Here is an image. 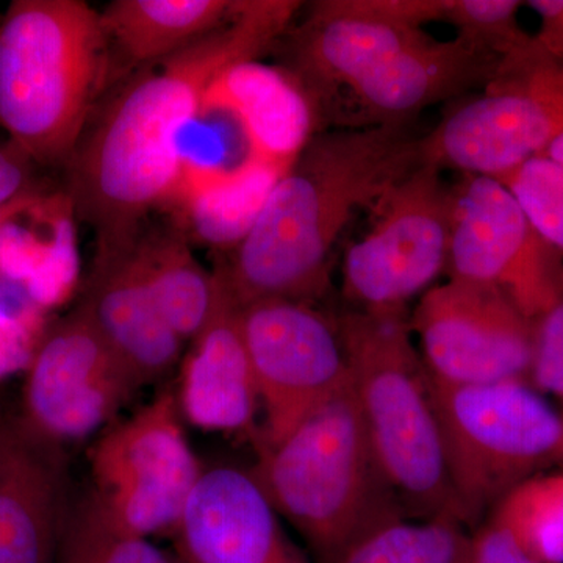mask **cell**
Instances as JSON below:
<instances>
[{
    "instance_id": "1",
    "label": "cell",
    "mask_w": 563,
    "mask_h": 563,
    "mask_svg": "<svg viewBox=\"0 0 563 563\" xmlns=\"http://www.w3.org/2000/svg\"><path fill=\"white\" fill-rule=\"evenodd\" d=\"M299 9L292 0H242L228 24L133 70L96 109L65 166L70 207L95 233L96 257L131 250L151 211L172 202L181 139L211 85L284 38Z\"/></svg>"
},
{
    "instance_id": "2",
    "label": "cell",
    "mask_w": 563,
    "mask_h": 563,
    "mask_svg": "<svg viewBox=\"0 0 563 563\" xmlns=\"http://www.w3.org/2000/svg\"><path fill=\"white\" fill-rule=\"evenodd\" d=\"M421 136L413 121L318 132L274 185L250 235L214 268L235 301L321 296L333 244L355 211L377 206L421 165Z\"/></svg>"
},
{
    "instance_id": "3",
    "label": "cell",
    "mask_w": 563,
    "mask_h": 563,
    "mask_svg": "<svg viewBox=\"0 0 563 563\" xmlns=\"http://www.w3.org/2000/svg\"><path fill=\"white\" fill-rule=\"evenodd\" d=\"M101 13L81 0H13L0 20V128L36 166L69 162L110 79Z\"/></svg>"
},
{
    "instance_id": "4",
    "label": "cell",
    "mask_w": 563,
    "mask_h": 563,
    "mask_svg": "<svg viewBox=\"0 0 563 563\" xmlns=\"http://www.w3.org/2000/svg\"><path fill=\"white\" fill-rule=\"evenodd\" d=\"M351 388L385 479L410 520L462 521L429 373L406 309H352L336 320Z\"/></svg>"
},
{
    "instance_id": "5",
    "label": "cell",
    "mask_w": 563,
    "mask_h": 563,
    "mask_svg": "<svg viewBox=\"0 0 563 563\" xmlns=\"http://www.w3.org/2000/svg\"><path fill=\"white\" fill-rule=\"evenodd\" d=\"M255 446L252 477L318 563L335 562L363 533L407 518L374 455L351 385L279 443Z\"/></svg>"
},
{
    "instance_id": "6",
    "label": "cell",
    "mask_w": 563,
    "mask_h": 563,
    "mask_svg": "<svg viewBox=\"0 0 563 563\" xmlns=\"http://www.w3.org/2000/svg\"><path fill=\"white\" fill-rule=\"evenodd\" d=\"M463 525L484 521L518 484L563 463V420L526 380L442 383L429 374Z\"/></svg>"
},
{
    "instance_id": "7",
    "label": "cell",
    "mask_w": 563,
    "mask_h": 563,
    "mask_svg": "<svg viewBox=\"0 0 563 563\" xmlns=\"http://www.w3.org/2000/svg\"><path fill=\"white\" fill-rule=\"evenodd\" d=\"M563 133V70L547 54L499 74L421 136V163L503 179Z\"/></svg>"
},
{
    "instance_id": "8",
    "label": "cell",
    "mask_w": 563,
    "mask_h": 563,
    "mask_svg": "<svg viewBox=\"0 0 563 563\" xmlns=\"http://www.w3.org/2000/svg\"><path fill=\"white\" fill-rule=\"evenodd\" d=\"M88 462L92 495L118 525L146 539L173 532L203 472L172 391L107 426L88 451Z\"/></svg>"
},
{
    "instance_id": "9",
    "label": "cell",
    "mask_w": 563,
    "mask_h": 563,
    "mask_svg": "<svg viewBox=\"0 0 563 563\" xmlns=\"http://www.w3.org/2000/svg\"><path fill=\"white\" fill-rule=\"evenodd\" d=\"M376 222L343 258V295L357 309H406L448 268L453 187L421 163L377 202Z\"/></svg>"
},
{
    "instance_id": "10",
    "label": "cell",
    "mask_w": 563,
    "mask_h": 563,
    "mask_svg": "<svg viewBox=\"0 0 563 563\" xmlns=\"http://www.w3.org/2000/svg\"><path fill=\"white\" fill-rule=\"evenodd\" d=\"M242 328L265 412L255 443H279L350 387L339 325L312 303L287 299L246 303Z\"/></svg>"
},
{
    "instance_id": "11",
    "label": "cell",
    "mask_w": 563,
    "mask_h": 563,
    "mask_svg": "<svg viewBox=\"0 0 563 563\" xmlns=\"http://www.w3.org/2000/svg\"><path fill=\"white\" fill-rule=\"evenodd\" d=\"M141 387L79 302L36 343L25 366L20 417L63 448L102 432Z\"/></svg>"
},
{
    "instance_id": "12",
    "label": "cell",
    "mask_w": 563,
    "mask_h": 563,
    "mask_svg": "<svg viewBox=\"0 0 563 563\" xmlns=\"http://www.w3.org/2000/svg\"><path fill=\"white\" fill-rule=\"evenodd\" d=\"M448 269L450 279L501 288L532 321L563 299L562 252L490 177L465 176L453 187Z\"/></svg>"
},
{
    "instance_id": "13",
    "label": "cell",
    "mask_w": 563,
    "mask_h": 563,
    "mask_svg": "<svg viewBox=\"0 0 563 563\" xmlns=\"http://www.w3.org/2000/svg\"><path fill=\"white\" fill-rule=\"evenodd\" d=\"M426 369L442 383L526 380L533 321L493 285L450 279L421 296L410 317Z\"/></svg>"
},
{
    "instance_id": "14",
    "label": "cell",
    "mask_w": 563,
    "mask_h": 563,
    "mask_svg": "<svg viewBox=\"0 0 563 563\" xmlns=\"http://www.w3.org/2000/svg\"><path fill=\"white\" fill-rule=\"evenodd\" d=\"M444 0H320L288 38V65L322 111L325 99L368 76L443 21Z\"/></svg>"
},
{
    "instance_id": "15",
    "label": "cell",
    "mask_w": 563,
    "mask_h": 563,
    "mask_svg": "<svg viewBox=\"0 0 563 563\" xmlns=\"http://www.w3.org/2000/svg\"><path fill=\"white\" fill-rule=\"evenodd\" d=\"M177 563H312L250 472L203 470L174 526Z\"/></svg>"
},
{
    "instance_id": "16",
    "label": "cell",
    "mask_w": 563,
    "mask_h": 563,
    "mask_svg": "<svg viewBox=\"0 0 563 563\" xmlns=\"http://www.w3.org/2000/svg\"><path fill=\"white\" fill-rule=\"evenodd\" d=\"M68 506L63 448L0 418V563H57Z\"/></svg>"
},
{
    "instance_id": "17",
    "label": "cell",
    "mask_w": 563,
    "mask_h": 563,
    "mask_svg": "<svg viewBox=\"0 0 563 563\" xmlns=\"http://www.w3.org/2000/svg\"><path fill=\"white\" fill-rule=\"evenodd\" d=\"M217 303L202 331L181 358L179 407L206 431H252L261 406L254 369L244 342L242 306L221 274Z\"/></svg>"
},
{
    "instance_id": "18",
    "label": "cell",
    "mask_w": 563,
    "mask_h": 563,
    "mask_svg": "<svg viewBox=\"0 0 563 563\" xmlns=\"http://www.w3.org/2000/svg\"><path fill=\"white\" fill-rule=\"evenodd\" d=\"M501 65V60L465 41H439L428 35L346 92L369 118L368 125L415 121L428 107L487 88L499 76Z\"/></svg>"
},
{
    "instance_id": "19",
    "label": "cell",
    "mask_w": 563,
    "mask_h": 563,
    "mask_svg": "<svg viewBox=\"0 0 563 563\" xmlns=\"http://www.w3.org/2000/svg\"><path fill=\"white\" fill-rule=\"evenodd\" d=\"M80 302L141 385L161 379L184 355L185 342L152 298L135 246L95 257Z\"/></svg>"
},
{
    "instance_id": "20",
    "label": "cell",
    "mask_w": 563,
    "mask_h": 563,
    "mask_svg": "<svg viewBox=\"0 0 563 563\" xmlns=\"http://www.w3.org/2000/svg\"><path fill=\"white\" fill-rule=\"evenodd\" d=\"M207 99L235 114L255 161L288 169L320 132L321 110L285 66L258 58L235 63L211 85Z\"/></svg>"
},
{
    "instance_id": "21",
    "label": "cell",
    "mask_w": 563,
    "mask_h": 563,
    "mask_svg": "<svg viewBox=\"0 0 563 563\" xmlns=\"http://www.w3.org/2000/svg\"><path fill=\"white\" fill-rule=\"evenodd\" d=\"M240 5L242 0H114L99 13L111 54L135 70L206 38Z\"/></svg>"
},
{
    "instance_id": "22",
    "label": "cell",
    "mask_w": 563,
    "mask_h": 563,
    "mask_svg": "<svg viewBox=\"0 0 563 563\" xmlns=\"http://www.w3.org/2000/svg\"><path fill=\"white\" fill-rule=\"evenodd\" d=\"M135 252L163 318L185 343L191 342L217 303V274L195 257L184 232H143Z\"/></svg>"
},
{
    "instance_id": "23",
    "label": "cell",
    "mask_w": 563,
    "mask_h": 563,
    "mask_svg": "<svg viewBox=\"0 0 563 563\" xmlns=\"http://www.w3.org/2000/svg\"><path fill=\"white\" fill-rule=\"evenodd\" d=\"M287 169L255 162L242 172L181 196L172 203L184 218L185 235L217 251L232 252L250 235Z\"/></svg>"
},
{
    "instance_id": "24",
    "label": "cell",
    "mask_w": 563,
    "mask_h": 563,
    "mask_svg": "<svg viewBox=\"0 0 563 563\" xmlns=\"http://www.w3.org/2000/svg\"><path fill=\"white\" fill-rule=\"evenodd\" d=\"M470 536L453 517L388 521L363 533L333 563H468Z\"/></svg>"
},
{
    "instance_id": "25",
    "label": "cell",
    "mask_w": 563,
    "mask_h": 563,
    "mask_svg": "<svg viewBox=\"0 0 563 563\" xmlns=\"http://www.w3.org/2000/svg\"><path fill=\"white\" fill-rule=\"evenodd\" d=\"M537 563H563V468L518 484L487 515Z\"/></svg>"
},
{
    "instance_id": "26",
    "label": "cell",
    "mask_w": 563,
    "mask_h": 563,
    "mask_svg": "<svg viewBox=\"0 0 563 563\" xmlns=\"http://www.w3.org/2000/svg\"><path fill=\"white\" fill-rule=\"evenodd\" d=\"M57 563H177L114 521L92 492L69 504L63 521Z\"/></svg>"
},
{
    "instance_id": "27",
    "label": "cell",
    "mask_w": 563,
    "mask_h": 563,
    "mask_svg": "<svg viewBox=\"0 0 563 563\" xmlns=\"http://www.w3.org/2000/svg\"><path fill=\"white\" fill-rule=\"evenodd\" d=\"M518 0H446L443 22L453 25L455 38L501 60V66L532 58L542 51L536 36L520 27Z\"/></svg>"
},
{
    "instance_id": "28",
    "label": "cell",
    "mask_w": 563,
    "mask_h": 563,
    "mask_svg": "<svg viewBox=\"0 0 563 563\" xmlns=\"http://www.w3.org/2000/svg\"><path fill=\"white\" fill-rule=\"evenodd\" d=\"M498 181L514 196L533 231L563 254V165L537 155Z\"/></svg>"
},
{
    "instance_id": "29",
    "label": "cell",
    "mask_w": 563,
    "mask_h": 563,
    "mask_svg": "<svg viewBox=\"0 0 563 563\" xmlns=\"http://www.w3.org/2000/svg\"><path fill=\"white\" fill-rule=\"evenodd\" d=\"M528 380L563 399V299L533 320L532 362Z\"/></svg>"
},
{
    "instance_id": "30",
    "label": "cell",
    "mask_w": 563,
    "mask_h": 563,
    "mask_svg": "<svg viewBox=\"0 0 563 563\" xmlns=\"http://www.w3.org/2000/svg\"><path fill=\"white\" fill-rule=\"evenodd\" d=\"M468 563H537L503 526L485 518L470 536Z\"/></svg>"
},
{
    "instance_id": "31",
    "label": "cell",
    "mask_w": 563,
    "mask_h": 563,
    "mask_svg": "<svg viewBox=\"0 0 563 563\" xmlns=\"http://www.w3.org/2000/svg\"><path fill=\"white\" fill-rule=\"evenodd\" d=\"M36 165L13 143L0 144V207L7 206L33 187Z\"/></svg>"
},
{
    "instance_id": "32",
    "label": "cell",
    "mask_w": 563,
    "mask_h": 563,
    "mask_svg": "<svg viewBox=\"0 0 563 563\" xmlns=\"http://www.w3.org/2000/svg\"><path fill=\"white\" fill-rule=\"evenodd\" d=\"M529 9L540 18L539 41L547 57L563 70V0H529Z\"/></svg>"
},
{
    "instance_id": "33",
    "label": "cell",
    "mask_w": 563,
    "mask_h": 563,
    "mask_svg": "<svg viewBox=\"0 0 563 563\" xmlns=\"http://www.w3.org/2000/svg\"><path fill=\"white\" fill-rule=\"evenodd\" d=\"M43 201V196L35 188V190L25 192V195L7 203V206L0 207V243H2L3 236L9 232L11 225L16 224L25 214L38 209Z\"/></svg>"
},
{
    "instance_id": "34",
    "label": "cell",
    "mask_w": 563,
    "mask_h": 563,
    "mask_svg": "<svg viewBox=\"0 0 563 563\" xmlns=\"http://www.w3.org/2000/svg\"><path fill=\"white\" fill-rule=\"evenodd\" d=\"M542 155L563 165V133L551 143V146Z\"/></svg>"
},
{
    "instance_id": "35",
    "label": "cell",
    "mask_w": 563,
    "mask_h": 563,
    "mask_svg": "<svg viewBox=\"0 0 563 563\" xmlns=\"http://www.w3.org/2000/svg\"><path fill=\"white\" fill-rule=\"evenodd\" d=\"M562 420H563V417H562Z\"/></svg>"
}]
</instances>
